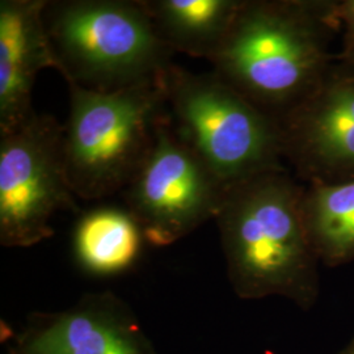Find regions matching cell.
I'll use <instances>...</instances> for the list:
<instances>
[{
	"instance_id": "1",
	"label": "cell",
	"mask_w": 354,
	"mask_h": 354,
	"mask_svg": "<svg viewBox=\"0 0 354 354\" xmlns=\"http://www.w3.org/2000/svg\"><path fill=\"white\" fill-rule=\"evenodd\" d=\"M330 1L243 0L210 62L215 74L279 120L330 75Z\"/></svg>"
},
{
	"instance_id": "2",
	"label": "cell",
	"mask_w": 354,
	"mask_h": 354,
	"mask_svg": "<svg viewBox=\"0 0 354 354\" xmlns=\"http://www.w3.org/2000/svg\"><path fill=\"white\" fill-rule=\"evenodd\" d=\"M304 189L276 169L226 190L215 221L228 279L243 299L277 295L304 310L317 302L320 260L304 226Z\"/></svg>"
},
{
	"instance_id": "3",
	"label": "cell",
	"mask_w": 354,
	"mask_h": 354,
	"mask_svg": "<svg viewBox=\"0 0 354 354\" xmlns=\"http://www.w3.org/2000/svg\"><path fill=\"white\" fill-rule=\"evenodd\" d=\"M44 23L57 71L84 88L113 92L159 80L174 64L142 0L48 1Z\"/></svg>"
},
{
	"instance_id": "4",
	"label": "cell",
	"mask_w": 354,
	"mask_h": 354,
	"mask_svg": "<svg viewBox=\"0 0 354 354\" xmlns=\"http://www.w3.org/2000/svg\"><path fill=\"white\" fill-rule=\"evenodd\" d=\"M67 84L64 167L71 189L83 200L122 192L147 159L168 113L165 76L113 92Z\"/></svg>"
},
{
	"instance_id": "5",
	"label": "cell",
	"mask_w": 354,
	"mask_h": 354,
	"mask_svg": "<svg viewBox=\"0 0 354 354\" xmlns=\"http://www.w3.org/2000/svg\"><path fill=\"white\" fill-rule=\"evenodd\" d=\"M165 88L174 130L226 188L285 169L279 120L214 71L194 74L172 64Z\"/></svg>"
},
{
	"instance_id": "6",
	"label": "cell",
	"mask_w": 354,
	"mask_h": 354,
	"mask_svg": "<svg viewBox=\"0 0 354 354\" xmlns=\"http://www.w3.org/2000/svg\"><path fill=\"white\" fill-rule=\"evenodd\" d=\"M64 125L36 113L0 134V243L32 247L53 236V215L79 213L64 167Z\"/></svg>"
},
{
	"instance_id": "7",
	"label": "cell",
	"mask_w": 354,
	"mask_h": 354,
	"mask_svg": "<svg viewBox=\"0 0 354 354\" xmlns=\"http://www.w3.org/2000/svg\"><path fill=\"white\" fill-rule=\"evenodd\" d=\"M226 190L177 136L167 113L156 127L151 151L122 196L143 238L167 247L215 219Z\"/></svg>"
},
{
	"instance_id": "8",
	"label": "cell",
	"mask_w": 354,
	"mask_h": 354,
	"mask_svg": "<svg viewBox=\"0 0 354 354\" xmlns=\"http://www.w3.org/2000/svg\"><path fill=\"white\" fill-rule=\"evenodd\" d=\"M283 159L310 183L354 180V77L332 71L304 102L279 118Z\"/></svg>"
},
{
	"instance_id": "9",
	"label": "cell",
	"mask_w": 354,
	"mask_h": 354,
	"mask_svg": "<svg viewBox=\"0 0 354 354\" xmlns=\"http://www.w3.org/2000/svg\"><path fill=\"white\" fill-rule=\"evenodd\" d=\"M6 354H158L112 291L84 294L58 313H33Z\"/></svg>"
},
{
	"instance_id": "10",
	"label": "cell",
	"mask_w": 354,
	"mask_h": 354,
	"mask_svg": "<svg viewBox=\"0 0 354 354\" xmlns=\"http://www.w3.org/2000/svg\"><path fill=\"white\" fill-rule=\"evenodd\" d=\"M48 0L0 1V134L35 114L32 89L44 68H58L44 23Z\"/></svg>"
},
{
	"instance_id": "11",
	"label": "cell",
	"mask_w": 354,
	"mask_h": 354,
	"mask_svg": "<svg viewBox=\"0 0 354 354\" xmlns=\"http://www.w3.org/2000/svg\"><path fill=\"white\" fill-rule=\"evenodd\" d=\"M160 39L174 53L210 61L243 0H142Z\"/></svg>"
},
{
	"instance_id": "12",
	"label": "cell",
	"mask_w": 354,
	"mask_h": 354,
	"mask_svg": "<svg viewBox=\"0 0 354 354\" xmlns=\"http://www.w3.org/2000/svg\"><path fill=\"white\" fill-rule=\"evenodd\" d=\"M143 239L138 222L127 207L102 206L79 218L74 252L79 266L91 274L113 276L137 261Z\"/></svg>"
},
{
	"instance_id": "13",
	"label": "cell",
	"mask_w": 354,
	"mask_h": 354,
	"mask_svg": "<svg viewBox=\"0 0 354 354\" xmlns=\"http://www.w3.org/2000/svg\"><path fill=\"white\" fill-rule=\"evenodd\" d=\"M301 209L320 263L337 266L354 261V180L310 183L304 189Z\"/></svg>"
},
{
	"instance_id": "14",
	"label": "cell",
	"mask_w": 354,
	"mask_h": 354,
	"mask_svg": "<svg viewBox=\"0 0 354 354\" xmlns=\"http://www.w3.org/2000/svg\"><path fill=\"white\" fill-rule=\"evenodd\" d=\"M330 15L342 30L344 49L342 54L354 51V0L330 1Z\"/></svg>"
},
{
	"instance_id": "15",
	"label": "cell",
	"mask_w": 354,
	"mask_h": 354,
	"mask_svg": "<svg viewBox=\"0 0 354 354\" xmlns=\"http://www.w3.org/2000/svg\"><path fill=\"white\" fill-rule=\"evenodd\" d=\"M339 59H342L345 64L346 68H344V71L354 77V51L348 53V54H340Z\"/></svg>"
},
{
	"instance_id": "16",
	"label": "cell",
	"mask_w": 354,
	"mask_h": 354,
	"mask_svg": "<svg viewBox=\"0 0 354 354\" xmlns=\"http://www.w3.org/2000/svg\"><path fill=\"white\" fill-rule=\"evenodd\" d=\"M340 354H354V337L353 340L346 345V348Z\"/></svg>"
}]
</instances>
